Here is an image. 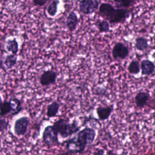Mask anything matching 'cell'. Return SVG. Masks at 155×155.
<instances>
[{
	"label": "cell",
	"mask_w": 155,
	"mask_h": 155,
	"mask_svg": "<svg viewBox=\"0 0 155 155\" xmlns=\"http://www.w3.org/2000/svg\"><path fill=\"white\" fill-rule=\"evenodd\" d=\"M133 10L115 8L112 4L102 2L100 4L97 14L110 24H123L130 17Z\"/></svg>",
	"instance_id": "1"
},
{
	"label": "cell",
	"mask_w": 155,
	"mask_h": 155,
	"mask_svg": "<svg viewBox=\"0 0 155 155\" xmlns=\"http://www.w3.org/2000/svg\"><path fill=\"white\" fill-rule=\"evenodd\" d=\"M53 127L58 134L62 138H67L78 133L81 128L76 120L70 123L68 120L63 118L59 119L55 121L53 124Z\"/></svg>",
	"instance_id": "2"
},
{
	"label": "cell",
	"mask_w": 155,
	"mask_h": 155,
	"mask_svg": "<svg viewBox=\"0 0 155 155\" xmlns=\"http://www.w3.org/2000/svg\"><path fill=\"white\" fill-rule=\"evenodd\" d=\"M96 136V132L94 129L90 127H85L79 130L74 137L82 148L85 150L87 145L93 143L95 140Z\"/></svg>",
	"instance_id": "3"
},
{
	"label": "cell",
	"mask_w": 155,
	"mask_h": 155,
	"mask_svg": "<svg viewBox=\"0 0 155 155\" xmlns=\"http://www.w3.org/2000/svg\"><path fill=\"white\" fill-rule=\"evenodd\" d=\"M42 139L44 144L47 147L56 145L59 143L58 134L53 125L45 127L42 132Z\"/></svg>",
	"instance_id": "4"
},
{
	"label": "cell",
	"mask_w": 155,
	"mask_h": 155,
	"mask_svg": "<svg viewBox=\"0 0 155 155\" xmlns=\"http://www.w3.org/2000/svg\"><path fill=\"white\" fill-rule=\"evenodd\" d=\"M99 5L98 0H81L79 3V11L85 15H90L97 12Z\"/></svg>",
	"instance_id": "5"
},
{
	"label": "cell",
	"mask_w": 155,
	"mask_h": 155,
	"mask_svg": "<svg viewBox=\"0 0 155 155\" xmlns=\"http://www.w3.org/2000/svg\"><path fill=\"white\" fill-rule=\"evenodd\" d=\"M129 53L130 50L128 47L120 42H116L111 50V55L115 61L126 59L129 55Z\"/></svg>",
	"instance_id": "6"
},
{
	"label": "cell",
	"mask_w": 155,
	"mask_h": 155,
	"mask_svg": "<svg viewBox=\"0 0 155 155\" xmlns=\"http://www.w3.org/2000/svg\"><path fill=\"white\" fill-rule=\"evenodd\" d=\"M29 124L30 119L27 116H23L17 119L15 121L13 126L15 134L18 136L25 135L27 131Z\"/></svg>",
	"instance_id": "7"
},
{
	"label": "cell",
	"mask_w": 155,
	"mask_h": 155,
	"mask_svg": "<svg viewBox=\"0 0 155 155\" xmlns=\"http://www.w3.org/2000/svg\"><path fill=\"white\" fill-rule=\"evenodd\" d=\"M58 74L53 70H48L44 71L40 76L39 82L43 87L49 86L54 84L56 82Z\"/></svg>",
	"instance_id": "8"
},
{
	"label": "cell",
	"mask_w": 155,
	"mask_h": 155,
	"mask_svg": "<svg viewBox=\"0 0 155 155\" xmlns=\"http://www.w3.org/2000/svg\"><path fill=\"white\" fill-rule=\"evenodd\" d=\"M65 148L68 153L70 154H78L83 153L85 150L80 145L78 142L76 140L74 136L69 138L65 142Z\"/></svg>",
	"instance_id": "9"
},
{
	"label": "cell",
	"mask_w": 155,
	"mask_h": 155,
	"mask_svg": "<svg viewBox=\"0 0 155 155\" xmlns=\"http://www.w3.org/2000/svg\"><path fill=\"white\" fill-rule=\"evenodd\" d=\"M114 110L113 105L107 106H98L96 109V114L100 120H105L109 119Z\"/></svg>",
	"instance_id": "10"
},
{
	"label": "cell",
	"mask_w": 155,
	"mask_h": 155,
	"mask_svg": "<svg viewBox=\"0 0 155 155\" xmlns=\"http://www.w3.org/2000/svg\"><path fill=\"white\" fill-rule=\"evenodd\" d=\"M150 99V96L149 93L143 91L138 92L134 96V102L136 106L140 109L147 105Z\"/></svg>",
	"instance_id": "11"
},
{
	"label": "cell",
	"mask_w": 155,
	"mask_h": 155,
	"mask_svg": "<svg viewBox=\"0 0 155 155\" xmlns=\"http://www.w3.org/2000/svg\"><path fill=\"white\" fill-rule=\"evenodd\" d=\"M140 65L142 75L148 76L153 74L155 71V64L149 59H143Z\"/></svg>",
	"instance_id": "12"
},
{
	"label": "cell",
	"mask_w": 155,
	"mask_h": 155,
	"mask_svg": "<svg viewBox=\"0 0 155 155\" xmlns=\"http://www.w3.org/2000/svg\"><path fill=\"white\" fill-rule=\"evenodd\" d=\"M78 24V18L77 15L73 11L70 12L66 19V26L70 32L74 31Z\"/></svg>",
	"instance_id": "13"
},
{
	"label": "cell",
	"mask_w": 155,
	"mask_h": 155,
	"mask_svg": "<svg viewBox=\"0 0 155 155\" xmlns=\"http://www.w3.org/2000/svg\"><path fill=\"white\" fill-rule=\"evenodd\" d=\"M9 102L10 103L11 108H12V112L11 115L15 116L18 114L20 111L22 110V103L21 101L17 97H11L9 99Z\"/></svg>",
	"instance_id": "14"
},
{
	"label": "cell",
	"mask_w": 155,
	"mask_h": 155,
	"mask_svg": "<svg viewBox=\"0 0 155 155\" xmlns=\"http://www.w3.org/2000/svg\"><path fill=\"white\" fill-rule=\"evenodd\" d=\"M59 108H60V104L59 102H58L56 101L52 102L51 104H50L47 106V113H46L47 117L49 118L55 117L59 112Z\"/></svg>",
	"instance_id": "15"
},
{
	"label": "cell",
	"mask_w": 155,
	"mask_h": 155,
	"mask_svg": "<svg viewBox=\"0 0 155 155\" xmlns=\"http://www.w3.org/2000/svg\"><path fill=\"white\" fill-rule=\"evenodd\" d=\"M149 47L148 41L144 37H137L135 39V48L139 51H143Z\"/></svg>",
	"instance_id": "16"
},
{
	"label": "cell",
	"mask_w": 155,
	"mask_h": 155,
	"mask_svg": "<svg viewBox=\"0 0 155 155\" xmlns=\"http://www.w3.org/2000/svg\"><path fill=\"white\" fill-rule=\"evenodd\" d=\"M17 55L13 54H9L6 56L4 61V65L6 69H12L17 63Z\"/></svg>",
	"instance_id": "17"
},
{
	"label": "cell",
	"mask_w": 155,
	"mask_h": 155,
	"mask_svg": "<svg viewBox=\"0 0 155 155\" xmlns=\"http://www.w3.org/2000/svg\"><path fill=\"white\" fill-rule=\"evenodd\" d=\"M137 0H114L115 6L117 8L129 9L130 7H133Z\"/></svg>",
	"instance_id": "18"
},
{
	"label": "cell",
	"mask_w": 155,
	"mask_h": 155,
	"mask_svg": "<svg viewBox=\"0 0 155 155\" xmlns=\"http://www.w3.org/2000/svg\"><path fill=\"white\" fill-rule=\"evenodd\" d=\"M5 47L8 51L13 54H16L19 51L18 42L15 38L8 39L6 42Z\"/></svg>",
	"instance_id": "19"
},
{
	"label": "cell",
	"mask_w": 155,
	"mask_h": 155,
	"mask_svg": "<svg viewBox=\"0 0 155 155\" xmlns=\"http://www.w3.org/2000/svg\"><path fill=\"white\" fill-rule=\"evenodd\" d=\"M59 4V0H53L48 4L46 8V11L50 16L54 17L56 15Z\"/></svg>",
	"instance_id": "20"
},
{
	"label": "cell",
	"mask_w": 155,
	"mask_h": 155,
	"mask_svg": "<svg viewBox=\"0 0 155 155\" xmlns=\"http://www.w3.org/2000/svg\"><path fill=\"white\" fill-rule=\"evenodd\" d=\"M128 72L131 74H137L140 71V65L136 60H133L127 67Z\"/></svg>",
	"instance_id": "21"
},
{
	"label": "cell",
	"mask_w": 155,
	"mask_h": 155,
	"mask_svg": "<svg viewBox=\"0 0 155 155\" xmlns=\"http://www.w3.org/2000/svg\"><path fill=\"white\" fill-rule=\"evenodd\" d=\"M96 26L101 33H107L110 31V24L105 19L97 21Z\"/></svg>",
	"instance_id": "22"
},
{
	"label": "cell",
	"mask_w": 155,
	"mask_h": 155,
	"mask_svg": "<svg viewBox=\"0 0 155 155\" xmlns=\"http://www.w3.org/2000/svg\"><path fill=\"white\" fill-rule=\"evenodd\" d=\"M12 112L11 105L9 101H5L0 108V116L4 117L6 115L10 114Z\"/></svg>",
	"instance_id": "23"
},
{
	"label": "cell",
	"mask_w": 155,
	"mask_h": 155,
	"mask_svg": "<svg viewBox=\"0 0 155 155\" xmlns=\"http://www.w3.org/2000/svg\"><path fill=\"white\" fill-rule=\"evenodd\" d=\"M8 125V121L4 117L0 116V132L5 131Z\"/></svg>",
	"instance_id": "24"
},
{
	"label": "cell",
	"mask_w": 155,
	"mask_h": 155,
	"mask_svg": "<svg viewBox=\"0 0 155 155\" xmlns=\"http://www.w3.org/2000/svg\"><path fill=\"white\" fill-rule=\"evenodd\" d=\"M49 0H32L33 4L36 6L41 7L44 5Z\"/></svg>",
	"instance_id": "25"
},
{
	"label": "cell",
	"mask_w": 155,
	"mask_h": 155,
	"mask_svg": "<svg viewBox=\"0 0 155 155\" xmlns=\"http://www.w3.org/2000/svg\"><path fill=\"white\" fill-rule=\"evenodd\" d=\"M105 150L102 148H96L93 155H104Z\"/></svg>",
	"instance_id": "26"
},
{
	"label": "cell",
	"mask_w": 155,
	"mask_h": 155,
	"mask_svg": "<svg viewBox=\"0 0 155 155\" xmlns=\"http://www.w3.org/2000/svg\"><path fill=\"white\" fill-rule=\"evenodd\" d=\"M2 103H3L2 99V98H1V96H0V108H1V106H2Z\"/></svg>",
	"instance_id": "27"
},
{
	"label": "cell",
	"mask_w": 155,
	"mask_h": 155,
	"mask_svg": "<svg viewBox=\"0 0 155 155\" xmlns=\"http://www.w3.org/2000/svg\"><path fill=\"white\" fill-rule=\"evenodd\" d=\"M68 154L67 153H59V154H58L56 155H67Z\"/></svg>",
	"instance_id": "28"
},
{
	"label": "cell",
	"mask_w": 155,
	"mask_h": 155,
	"mask_svg": "<svg viewBox=\"0 0 155 155\" xmlns=\"http://www.w3.org/2000/svg\"><path fill=\"white\" fill-rule=\"evenodd\" d=\"M16 155H21V154H16Z\"/></svg>",
	"instance_id": "29"
}]
</instances>
